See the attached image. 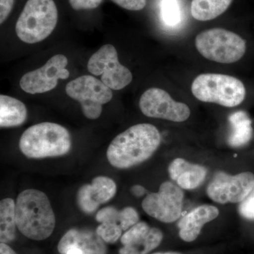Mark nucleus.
<instances>
[{"instance_id":"obj_1","label":"nucleus","mask_w":254,"mask_h":254,"mask_svg":"<svg viewBox=\"0 0 254 254\" xmlns=\"http://www.w3.org/2000/svg\"><path fill=\"white\" fill-rule=\"evenodd\" d=\"M161 143L158 128L150 124H138L120 133L110 143L107 158L118 169H128L152 156Z\"/></svg>"},{"instance_id":"obj_2","label":"nucleus","mask_w":254,"mask_h":254,"mask_svg":"<svg viewBox=\"0 0 254 254\" xmlns=\"http://www.w3.org/2000/svg\"><path fill=\"white\" fill-rule=\"evenodd\" d=\"M16 222L18 230L30 240L42 241L51 236L56 218L46 193L37 190L21 192L16 201Z\"/></svg>"},{"instance_id":"obj_3","label":"nucleus","mask_w":254,"mask_h":254,"mask_svg":"<svg viewBox=\"0 0 254 254\" xmlns=\"http://www.w3.org/2000/svg\"><path fill=\"white\" fill-rule=\"evenodd\" d=\"M19 148L28 158L63 156L71 150V135L66 128L58 124H37L23 132Z\"/></svg>"},{"instance_id":"obj_4","label":"nucleus","mask_w":254,"mask_h":254,"mask_svg":"<svg viewBox=\"0 0 254 254\" xmlns=\"http://www.w3.org/2000/svg\"><path fill=\"white\" fill-rule=\"evenodd\" d=\"M195 98L204 103L234 108L243 103L247 88L239 78L220 73H203L191 85Z\"/></svg>"},{"instance_id":"obj_5","label":"nucleus","mask_w":254,"mask_h":254,"mask_svg":"<svg viewBox=\"0 0 254 254\" xmlns=\"http://www.w3.org/2000/svg\"><path fill=\"white\" fill-rule=\"evenodd\" d=\"M58 20L53 0H28L16 22V35L28 44L40 43L53 33Z\"/></svg>"},{"instance_id":"obj_6","label":"nucleus","mask_w":254,"mask_h":254,"mask_svg":"<svg viewBox=\"0 0 254 254\" xmlns=\"http://www.w3.org/2000/svg\"><path fill=\"white\" fill-rule=\"evenodd\" d=\"M195 48L205 58L222 64L240 61L247 51L245 39L234 32L212 28L200 33L195 39Z\"/></svg>"},{"instance_id":"obj_7","label":"nucleus","mask_w":254,"mask_h":254,"mask_svg":"<svg viewBox=\"0 0 254 254\" xmlns=\"http://www.w3.org/2000/svg\"><path fill=\"white\" fill-rule=\"evenodd\" d=\"M66 94L81 104L86 118L96 120L103 112V105L113 99L111 88L98 78L89 75L80 76L66 85Z\"/></svg>"},{"instance_id":"obj_8","label":"nucleus","mask_w":254,"mask_h":254,"mask_svg":"<svg viewBox=\"0 0 254 254\" xmlns=\"http://www.w3.org/2000/svg\"><path fill=\"white\" fill-rule=\"evenodd\" d=\"M88 71L101 75V81L112 90L119 91L128 86L133 79L130 70L120 63L118 52L113 45L102 46L88 60Z\"/></svg>"},{"instance_id":"obj_9","label":"nucleus","mask_w":254,"mask_h":254,"mask_svg":"<svg viewBox=\"0 0 254 254\" xmlns=\"http://www.w3.org/2000/svg\"><path fill=\"white\" fill-rule=\"evenodd\" d=\"M184 192L178 185L165 182L158 192L148 193L142 202L143 210L152 218L165 223L177 221L181 216Z\"/></svg>"},{"instance_id":"obj_10","label":"nucleus","mask_w":254,"mask_h":254,"mask_svg":"<svg viewBox=\"0 0 254 254\" xmlns=\"http://www.w3.org/2000/svg\"><path fill=\"white\" fill-rule=\"evenodd\" d=\"M254 187V175L245 172L230 175L223 172L215 174L207 188V195L216 203H241L250 194Z\"/></svg>"},{"instance_id":"obj_11","label":"nucleus","mask_w":254,"mask_h":254,"mask_svg":"<svg viewBox=\"0 0 254 254\" xmlns=\"http://www.w3.org/2000/svg\"><path fill=\"white\" fill-rule=\"evenodd\" d=\"M68 60L63 55L52 57L42 67L23 75L20 80L21 89L29 94H39L52 91L60 79H66L70 73L66 67Z\"/></svg>"},{"instance_id":"obj_12","label":"nucleus","mask_w":254,"mask_h":254,"mask_svg":"<svg viewBox=\"0 0 254 254\" xmlns=\"http://www.w3.org/2000/svg\"><path fill=\"white\" fill-rule=\"evenodd\" d=\"M139 108L142 113L148 118L162 119L175 123H182L190 118L188 105L179 103L163 89L151 88L141 95Z\"/></svg>"},{"instance_id":"obj_13","label":"nucleus","mask_w":254,"mask_h":254,"mask_svg":"<svg viewBox=\"0 0 254 254\" xmlns=\"http://www.w3.org/2000/svg\"><path fill=\"white\" fill-rule=\"evenodd\" d=\"M163 234L146 222H138L130 227L120 238L123 247L120 254H148L161 244Z\"/></svg>"},{"instance_id":"obj_14","label":"nucleus","mask_w":254,"mask_h":254,"mask_svg":"<svg viewBox=\"0 0 254 254\" xmlns=\"http://www.w3.org/2000/svg\"><path fill=\"white\" fill-rule=\"evenodd\" d=\"M73 246L80 249L83 254H107L105 242L98 235L96 230L70 229L60 240L58 245V252L61 254H66L68 248Z\"/></svg>"},{"instance_id":"obj_15","label":"nucleus","mask_w":254,"mask_h":254,"mask_svg":"<svg viewBox=\"0 0 254 254\" xmlns=\"http://www.w3.org/2000/svg\"><path fill=\"white\" fill-rule=\"evenodd\" d=\"M219 213L218 208L211 205H202L193 209L178 222L180 238L185 242H193L205 224L218 218Z\"/></svg>"},{"instance_id":"obj_16","label":"nucleus","mask_w":254,"mask_h":254,"mask_svg":"<svg viewBox=\"0 0 254 254\" xmlns=\"http://www.w3.org/2000/svg\"><path fill=\"white\" fill-rule=\"evenodd\" d=\"M168 173L180 188L190 190L198 188L204 182L207 170L201 165L176 158L169 165Z\"/></svg>"},{"instance_id":"obj_17","label":"nucleus","mask_w":254,"mask_h":254,"mask_svg":"<svg viewBox=\"0 0 254 254\" xmlns=\"http://www.w3.org/2000/svg\"><path fill=\"white\" fill-rule=\"evenodd\" d=\"M230 131L227 142L233 148H239L247 145L253 136L252 121L248 114L245 111H237L228 118Z\"/></svg>"},{"instance_id":"obj_18","label":"nucleus","mask_w":254,"mask_h":254,"mask_svg":"<svg viewBox=\"0 0 254 254\" xmlns=\"http://www.w3.org/2000/svg\"><path fill=\"white\" fill-rule=\"evenodd\" d=\"M27 119L26 105L12 97L0 95V127L1 128L18 127Z\"/></svg>"},{"instance_id":"obj_19","label":"nucleus","mask_w":254,"mask_h":254,"mask_svg":"<svg viewBox=\"0 0 254 254\" xmlns=\"http://www.w3.org/2000/svg\"><path fill=\"white\" fill-rule=\"evenodd\" d=\"M233 0H192L190 13L198 21L213 20L223 14Z\"/></svg>"},{"instance_id":"obj_20","label":"nucleus","mask_w":254,"mask_h":254,"mask_svg":"<svg viewBox=\"0 0 254 254\" xmlns=\"http://www.w3.org/2000/svg\"><path fill=\"white\" fill-rule=\"evenodd\" d=\"M16 203L6 198L0 202V242L7 244L16 237Z\"/></svg>"},{"instance_id":"obj_21","label":"nucleus","mask_w":254,"mask_h":254,"mask_svg":"<svg viewBox=\"0 0 254 254\" xmlns=\"http://www.w3.org/2000/svg\"><path fill=\"white\" fill-rule=\"evenodd\" d=\"M91 185L93 197L100 205L109 201L116 194V183L110 177H95L92 180Z\"/></svg>"},{"instance_id":"obj_22","label":"nucleus","mask_w":254,"mask_h":254,"mask_svg":"<svg viewBox=\"0 0 254 254\" xmlns=\"http://www.w3.org/2000/svg\"><path fill=\"white\" fill-rule=\"evenodd\" d=\"M76 203L84 213L91 214L96 211L100 204L93 197L91 184L80 187L76 194Z\"/></svg>"},{"instance_id":"obj_23","label":"nucleus","mask_w":254,"mask_h":254,"mask_svg":"<svg viewBox=\"0 0 254 254\" xmlns=\"http://www.w3.org/2000/svg\"><path fill=\"white\" fill-rule=\"evenodd\" d=\"M161 17L163 22L170 26H176L181 21V11L177 0H163Z\"/></svg>"},{"instance_id":"obj_24","label":"nucleus","mask_w":254,"mask_h":254,"mask_svg":"<svg viewBox=\"0 0 254 254\" xmlns=\"http://www.w3.org/2000/svg\"><path fill=\"white\" fill-rule=\"evenodd\" d=\"M96 232L105 243L114 244L123 236V230L119 224L100 223Z\"/></svg>"},{"instance_id":"obj_25","label":"nucleus","mask_w":254,"mask_h":254,"mask_svg":"<svg viewBox=\"0 0 254 254\" xmlns=\"http://www.w3.org/2000/svg\"><path fill=\"white\" fill-rule=\"evenodd\" d=\"M95 219L100 223H117L121 225L123 216L121 210L115 207L108 206L100 209L97 213Z\"/></svg>"},{"instance_id":"obj_26","label":"nucleus","mask_w":254,"mask_h":254,"mask_svg":"<svg viewBox=\"0 0 254 254\" xmlns=\"http://www.w3.org/2000/svg\"><path fill=\"white\" fill-rule=\"evenodd\" d=\"M121 211L122 216H123L121 227L123 231H127L130 227L139 222V215L136 209L132 207H126L121 210Z\"/></svg>"},{"instance_id":"obj_27","label":"nucleus","mask_w":254,"mask_h":254,"mask_svg":"<svg viewBox=\"0 0 254 254\" xmlns=\"http://www.w3.org/2000/svg\"><path fill=\"white\" fill-rule=\"evenodd\" d=\"M241 216L249 220H254V187L253 190L239 205Z\"/></svg>"},{"instance_id":"obj_28","label":"nucleus","mask_w":254,"mask_h":254,"mask_svg":"<svg viewBox=\"0 0 254 254\" xmlns=\"http://www.w3.org/2000/svg\"><path fill=\"white\" fill-rule=\"evenodd\" d=\"M69 4L73 9H93L98 7L103 0H68Z\"/></svg>"},{"instance_id":"obj_29","label":"nucleus","mask_w":254,"mask_h":254,"mask_svg":"<svg viewBox=\"0 0 254 254\" xmlns=\"http://www.w3.org/2000/svg\"><path fill=\"white\" fill-rule=\"evenodd\" d=\"M114 3L129 11H140L146 5V0H112Z\"/></svg>"},{"instance_id":"obj_30","label":"nucleus","mask_w":254,"mask_h":254,"mask_svg":"<svg viewBox=\"0 0 254 254\" xmlns=\"http://www.w3.org/2000/svg\"><path fill=\"white\" fill-rule=\"evenodd\" d=\"M14 0H0V23L7 18L14 6Z\"/></svg>"},{"instance_id":"obj_31","label":"nucleus","mask_w":254,"mask_h":254,"mask_svg":"<svg viewBox=\"0 0 254 254\" xmlns=\"http://www.w3.org/2000/svg\"><path fill=\"white\" fill-rule=\"evenodd\" d=\"M131 192L135 196L141 197L146 193V190L141 185H135V186L132 187Z\"/></svg>"},{"instance_id":"obj_32","label":"nucleus","mask_w":254,"mask_h":254,"mask_svg":"<svg viewBox=\"0 0 254 254\" xmlns=\"http://www.w3.org/2000/svg\"><path fill=\"white\" fill-rule=\"evenodd\" d=\"M0 254H17L6 244H0Z\"/></svg>"},{"instance_id":"obj_33","label":"nucleus","mask_w":254,"mask_h":254,"mask_svg":"<svg viewBox=\"0 0 254 254\" xmlns=\"http://www.w3.org/2000/svg\"><path fill=\"white\" fill-rule=\"evenodd\" d=\"M66 254H83L82 251L76 247H71L68 248Z\"/></svg>"},{"instance_id":"obj_34","label":"nucleus","mask_w":254,"mask_h":254,"mask_svg":"<svg viewBox=\"0 0 254 254\" xmlns=\"http://www.w3.org/2000/svg\"><path fill=\"white\" fill-rule=\"evenodd\" d=\"M153 254H181L177 253V252H158V253H155Z\"/></svg>"}]
</instances>
